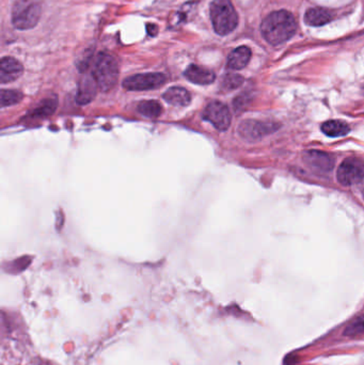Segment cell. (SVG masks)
Segmentation results:
<instances>
[{
    "label": "cell",
    "mask_w": 364,
    "mask_h": 365,
    "mask_svg": "<svg viewBox=\"0 0 364 365\" xmlns=\"http://www.w3.org/2000/svg\"><path fill=\"white\" fill-rule=\"evenodd\" d=\"M262 34L269 44L277 46L295 36L297 21L289 11L280 10L270 13L261 25Z\"/></svg>",
    "instance_id": "obj_1"
},
{
    "label": "cell",
    "mask_w": 364,
    "mask_h": 365,
    "mask_svg": "<svg viewBox=\"0 0 364 365\" xmlns=\"http://www.w3.org/2000/svg\"><path fill=\"white\" fill-rule=\"evenodd\" d=\"M209 13L213 28L219 36H228L238 27V13L231 0H213Z\"/></svg>",
    "instance_id": "obj_2"
},
{
    "label": "cell",
    "mask_w": 364,
    "mask_h": 365,
    "mask_svg": "<svg viewBox=\"0 0 364 365\" xmlns=\"http://www.w3.org/2000/svg\"><path fill=\"white\" fill-rule=\"evenodd\" d=\"M92 75L103 92L113 89L119 79V66L115 58L106 52H99L94 59Z\"/></svg>",
    "instance_id": "obj_3"
},
{
    "label": "cell",
    "mask_w": 364,
    "mask_h": 365,
    "mask_svg": "<svg viewBox=\"0 0 364 365\" xmlns=\"http://www.w3.org/2000/svg\"><path fill=\"white\" fill-rule=\"evenodd\" d=\"M40 3L37 0H19L12 10V24L19 30L35 28L40 21Z\"/></svg>",
    "instance_id": "obj_4"
},
{
    "label": "cell",
    "mask_w": 364,
    "mask_h": 365,
    "mask_svg": "<svg viewBox=\"0 0 364 365\" xmlns=\"http://www.w3.org/2000/svg\"><path fill=\"white\" fill-rule=\"evenodd\" d=\"M167 81V77L162 73L137 74L125 78L123 88L128 91H146L158 89Z\"/></svg>",
    "instance_id": "obj_5"
},
{
    "label": "cell",
    "mask_w": 364,
    "mask_h": 365,
    "mask_svg": "<svg viewBox=\"0 0 364 365\" xmlns=\"http://www.w3.org/2000/svg\"><path fill=\"white\" fill-rule=\"evenodd\" d=\"M336 179L343 186L359 184L364 179V164L356 158H347L338 167Z\"/></svg>",
    "instance_id": "obj_6"
},
{
    "label": "cell",
    "mask_w": 364,
    "mask_h": 365,
    "mask_svg": "<svg viewBox=\"0 0 364 365\" xmlns=\"http://www.w3.org/2000/svg\"><path fill=\"white\" fill-rule=\"evenodd\" d=\"M279 125L276 123L262 122V121L246 120L242 121L238 126V134L242 139L247 141L260 140L266 135L278 130Z\"/></svg>",
    "instance_id": "obj_7"
},
{
    "label": "cell",
    "mask_w": 364,
    "mask_h": 365,
    "mask_svg": "<svg viewBox=\"0 0 364 365\" xmlns=\"http://www.w3.org/2000/svg\"><path fill=\"white\" fill-rule=\"evenodd\" d=\"M203 119L214 125L217 130L224 132L230 128L231 117L228 106L221 101H211L203 112Z\"/></svg>",
    "instance_id": "obj_8"
},
{
    "label": "cell",
    "mask_w": 364,
    "mask_h": 365,
    "mask_svg": "<svg viewBox=\"0 0 364 365\" xmlns=\"http://www.w3.org/2000/svg\"><path fill=\"white\" fill-rule=\"evenodd\" d=\"M97 89L99 88L95 78L92 74H87L80 79L76 101L79 105L89 104L97 97Z\"/></svg>",
    "instance_id": "obj_9"
},
{
    "label": "cell",
    "mask_w": 364,
    "mask_h": 365,
    "mask_svg": "<svg viewBox=\"0 0 364 365\" xmlns=\"http://www.w3.org/2000/svg\"><path fill=\"white\" fill-rule=\"evenodd\" d=\"M23 68L19 60L13 57H3L0 62V81L1 83H12L23 75Z\"/></svg>",
    "instance_id": "obj_10"
},
{
    "label": "cell",
    "mask_w": 364,
    "mask_h": 365,
    "mask_svg": "<svg viewBox=\"0 0 364 365\" xmlns=\"http://www.w3.org/2000/svg\"><path fill=\"white\" fill-rule=\"evenodd\" d=\"M184 76L191 83L199 86L211 85L216 79V75H215L214 72H211V70H207V68L195 66V64H191V66H188L185 72H184Z\"/></svg>",
    "instance_id": "obj_11"
},
{
    "label": "cell",
    "mask_w": 364,
    "mask_h": 365,
    "mask_svg": "<svg viewBox=\"0 0 364 365\" xmlns=\"http://www.w3.org/2000/svg\"><path fill=\"white\" fill-rule=\"evenodd\" d=\"M305 163L310 167L322 171V172H330L334 166V159L332 156L324 152L309 151L305 155Z\"/></svg>",
    "instance_id": "obj_12"
},
{
    "label": "cell",
    "mask_w": 364,
    "mask_h": 365,
    "mask_svg": "<svg viewBox=\"0 0 364 365\" xmlns=\"http://www.w3.org/2000/svg\"><path fill=\"white\" fill-rule=\"evenodd\" d=\"M251 50L247 46H240V48H235L230 55H229L228 62L227 66L231 70L238 71L246 68L251 59Z\"/></svg>",
    "instance_id": "obj_13"
},
{
    "label": "cell",
    "mask_w": 364,
    "mask_h": 365,
    "mask_svg": "<svg viewBox=\"0 0 364 365\" xmlns=\"http://www.w3.org/2000/svg\"><path fill=\"white\" fill-rule=\"evenodd\" d=\"M162 99L173 106L185 107L191 104V95L185 88L172 87L164 93Z\"/></svg>",
    "instance_id": "obj_14"
},
{
    "label": "cell",
    "mask_w": 364,
    "mask_h": 365,
    "mask_svg": "<svg viewBox=\"0 0 364 365\" xmlns=\"http://www.w3.org/2000/svg\"><path fill=\"white\" fill-rule=\"evenodd\" d=\"M330 21H332V14L323 8H311L305 12V21L309 26H323Z\"/></svg>",
    "instance_id": "obj_15"
},
{
    "label": "cell",
    "mask_w": 364,
    "mask_h": 365,
    "mask_svg": "<svg viewBox=\"0 0 364 365\" xmlns=\"http://www.w3.org/2000/svg\"><path fill=\"white\" fill-rule=\"evenodd\" d=\"M320 128L326 136L332 137V138L346 136L350 132L349 125L341 120L326 121Z\"/></svg>",
    "instance_id": "obj_16"
},
{
    "label": "cell",
    "mask_w": 364,
    "mask_h": 365,
    "mask_svg": "<svg viewBox=\"0 0 364 365\" xmlns=\"http://www.w3.org/2000/svg\"><path fill=\"white\" fill-rule=\"evenodd\" d=\"M137 110L146 118L154 119L158 118L162 115V106L157 101H141L138 105Z\"/></svg>",
    "instance_id": "obj_17"
},
{
    "label": "cell",
    "mask_w": 364,
    "mask_h": 365,
    "mask_svg": "<svg viewBox=\"0 0 364 365\" xmlns=\"http://www.w3.org/2000/svg\"><path fill=\"white\" fill-rule=\"evenodd\" d=\"M57 106H58V99L56 97H47L44 101H41V104L35 109L32 117L50 116L56 110Z\"/></svg>",
    "instance_id": "obj_18"
},
{
    "label": "cell",
    "mask_w": 364,
    "mask_h": 365,
    "mask_svg": "<svg viewBox=\"0 0 364 365\" xmlns=\"http://www.w3.org/2000/svg\"><path fill=\"white\" fill-rule=\"evenodd\" d=\"M23 93L17 90H1V97H0V104L3 107L12 106V105L19 104L23 99Z\"/></svg>",
    "instance_id": "obj_19"
},
{
    "label": "cell",
    "mask_w": 364,
    "mask_h": 365,
    "mask_svg": "<svg viewBox=\"0 0 364 365\" xmlns=\"http://www.w3.org/2000/svg\"><path fill=\"white\" fill-rule=\"evenodd\" d=\"M244 83V78L238 74H228L226 77L223 78L222 83H221V88L223 91H232V90L238 89Z\"/></svg>",
    "instance_id": "obj_20"
},
{
    "label": "cell",
    "mask_w": 364,
    "mask_h": 365,
    "mask_svg": "<svg viewBox=\"0 0 364 365\" xmlns=\"http://www.w3.org/2000/svg\"><path fill=\"white\" fill-rule=\"evenodd\" d=\"M362 333H364V315L358 316L354 321L350 322L344 331V335L347 337H356Z\"/></svg>",
    "instance_id": "obj_21"
},
{
    "label": "cell",
    "mask_w": 364,
    "mask_h": 365,
    "mask_svg": "<svg viewBox=\"0 0 364 365\" xmlns=\"http://www.w3.org/2000/svg\"><path fill=\"white\" fill-rule=\"evenodd\" d=\"M193 5V3H188V8L183 7L182 8L181 11H179V13H178V21H176V24H182V23H185V21H188V17H189V11L191 10H193V8L195 7H191V6Z\"/></svg>",
    "instance_id": "obj_22"
},
{
    "label": "cell",
    "mask_w": 364,
    "mask_h": 365,
    "mask_svg": "<svg viewBox=\"0 0 364 365\" xmlns=\"http://www.w3.org/2000/svg\"><path fill=\"white\" fill-rule=\"evenodd\" d=\"M146 32H148L150 37H156L158 33V27L155 24H148L146 25Z\"/></svg>",
    "instance_id": "obj_23"
},
{
    "label": "cell",
    "mask_w": 364,
    "mask_h": 365,
    "mask_svg": "<svg viewBox=\"0 0 364 365\" xmlns=\"http://www.w3.org/2000/svg\"><path fill=\"white\" fill-rule=\"evenodd\" d=\"M363 93H364V88H363Z\"/></svg>",
    "instance_id": "obj_24"
},
{
    "label": "cell",
    "mask_w": 364,
    "mask_h": 365,
    "mask_svg": "<svg viewBox=\"0 0 364 365\" xmlns=\"http://www.w3.org/2000/svg\"><path fill=\"white\" fill-rule=\"evenodd\" d=\"M363 196H364V191H363Z\"/></svg>",
    "instance_id": "obj_25"
}]
</instances>
